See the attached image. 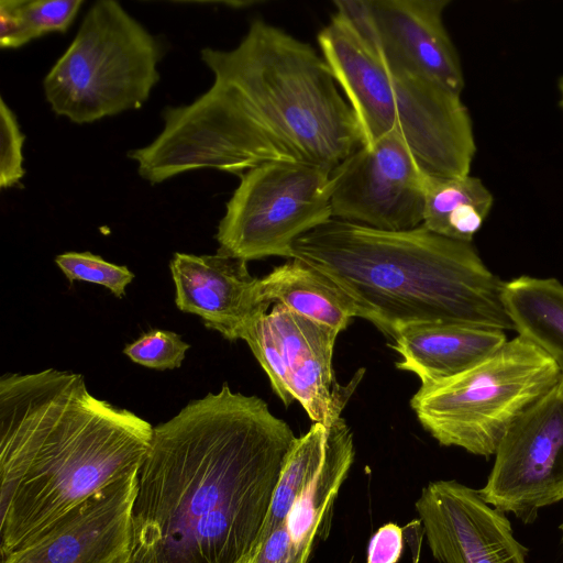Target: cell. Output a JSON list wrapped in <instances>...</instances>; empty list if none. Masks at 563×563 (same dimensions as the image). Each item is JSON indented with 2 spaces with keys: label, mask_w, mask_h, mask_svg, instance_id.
Listing matches in <instances>:
<instances>
[{
  "label": "cell",
  "mask_w": 563,
  "mask_h": 563,
  "mask_svg": "<svg viewBox=\"0 0 563 563\" xmlns=\"http://www.w3.org/2000/svg\"><path fill=\"white\" fill-rule=\"evenodd\" d=\"M404 551V530L394 522L379 527L371 537L366 563H398Z\"/></svg>",
  "instance_id": "obj_26"
},
{
  "label": "cell",
  "mask_w": 563,
  "mask_h": 563,
  "mask_svg": "<svg viewBox=\"0 0 563 563\" xmlns=\"http://www.w3.org/2000/svg\"><path fill=\"white\" fill-rule=\"evenodd\" d=\"M201 59L214 75L209 90L166 107L158 136L128 153L151 184L202 168L240 177L276 162L334 169L362 146L351 106L309 43L254 19L236 47L203 48Z\"/></svg>",
  "instance_id": "obj_1"
},
{
  "label": "cell",
  "mask_w": 563,
  "mask_h": 563,
  "mask_svg": "<svg viewBox=\"0 0 563 563\" xmlns=\"http://www.w3.org/2000/svg\"><path fill=\"white\" fill-rule=\"evenodd\" d=\"M82 0H2L0 46L18 48L47 33H65Z\"/></svg>",
  "instance_id": "obj_22"
},
{
  "label": "cell",
  "mask_w": 563,
  "mask_h": 563,
  "mask_svg": "<svg viewBox=\"0 0 563 563\" xmlns=\"http://www.w3.org/2000/svg\"><path fill=\"white\" fill-rule=\"evenodd\" d=\"M328 433L329 426L312 422L305 434L296 438L283 465L258 542L284 522L295 500L320 468Z\"/></svg>",
  "instance_id": "obj_21"
},
{
  "label": "cell",
  "mask_w": 563,
  "mask_h": 563,
  "mask_svg": "<svg viewBox=\"0 0 563 563\" xmlns=\"http://www.w3.org/2000/svg\"><path fill=\"white\" fill-rule=\"evenodd\" d=\"M396 134L362 145L332 170V217L386 231L422 224L430 180Z\"/></svg>",
  "instance_id": "obj_12"
},
{
  "label": "cell",
  "mask_w": 563,
  "mask_h": 563,
  "mask_svg": "<svg viewBox=\"0 0 563 563\" xmlns=\"http://www.w3.org/2000/svg\"><path fill=\"white\" fill-rule=\"evenodd\" d=\"M438 563H527L505 512L457 481L424 486L415 504Z\"/></svg>",
  "instance_id": "obj_13"
},
{
  "label": "cell",
  "mask_w": 563,
  "mask_h": 563,
  "mask_svg": "<svg viewBox=\"0 0 563 563\" xmlns=\"http://www.w3.org/2000/svg\"><path fill=\"white\" fill-rule=\"evenodd\" d=\"M504 302L518 335L548 355L563 377V284L520 276L505 282Z\"/></svg>",
  "instance_id": "obj_19"
},
{
  "label": "cell",
  "mask_w": 563,
  "mask_h": 563,
  "mask_svg": "<svg viewBox=\"0 0 563 563\" xmlns=\"http://www.w3.org/2000/svg\"><path fill=\"white\" fill-rule=\"evenodd\" d=\"M0 187L4 189L18 185L24 176L22 145L25 136L3 98L0 101Z\"/></svg>",
  "instance_id": "obj_25"
},
{
  "label": "cell",
  "mask_w": 563,
  "mask_h": 563,
  "mask_svg": "<svg viewBox=\"0 0 563 563\" xmlns=\"http://www.w3.org/2000/svg\"><path fill=\"white\" fill-rule=\"evenodd\" d=\"M558 88H559V95H560L559 106L563 111V76L559 79Z\"/></svg>",
  "instance_id": "obj_27"
},
{
  "label": "cell",
  "mask_w": 563,
  "mask_h": 563,
  "mask_svg": "<svg viewBox=\"0 0 563 563\" xmlns=\"http://www.w3.org/2000/svg\"><path fill=\"white\" fill-rule=\"evenodd\" d=\"M338 335L334 330L275 303L242 340L286 407L296 400L312 422L330 426L341 417L364 371L356 373L347 386L334 384L332 357Z\"/></svg>",
  "instance_id": "obj_9"
},
{
  "label": "cell",
  "mask_w": 563,
  "mask_h": 563,
  "mask_svg": "<svg viewBox=\"0 0 563 563\" xmlns=\"http://www.w3.org/2000/svg\"><path fill=\"white\" fill-rule=\"evenodd\" d=\"M334 14L384 63L461 95L464 75L443 13L450 0H336Z\"/></svg>",
  "instance_id": "obj_11"
},
{
  "label": "cell",
  "mask_w": 563,
  "mask_h": 563,
  "mask_svg": "<svg viewBox=\"0 0 563 563\" xmlns=\"http://www.w3.org/2000/svg\"><path fill=\"white\" fill-rule=\"evenodd\" d=\"M562 383H563V377H562Z\"/></svg>",
  "instance_id": "obj_30"
},
{
  "label": "cell",
  "mask_w": 563,
  "mask_h": 563,
  "mask_svg": "<svg viewBox=\"0 0 563 563\" xmlns=\"http://www.w3.org/2000/svg\"><path fill=\"white\" fill-rule=\"evenodd\" d=\"M55 263L68 280H81L108 288L115 297L122 298L134 278L126 267L107 262L99 255L86 252H66Z\"/></svg>",
  "instance_id": "obj_23"
},
{
  "label": "cell",
  "mask_w": 563,
  "mask_h": 563,
  "mask_svg": "<svg viewBox=\"0 0 563 563\" xmlns=\"http://www.w3.org/2000/svg\"><path fill=\"white\" fill-rule=\"evenodd\" d=\"M485 486L493 507L533 522L543 507L563 500V383L521 415L494 454Z\"/></svg>",
  "instance_id": "obj_10"
},
{
  "label": "cell",
  "mask_w": 563,
  "mask_h": 563,
  "mask_svg": "<svg viewBox=\"0 0 563 563\" xmlns=\"http://www.w3.org/2000/svg\"><path fill=\"white\" fill-rule=\"evenodd\" d=\"M296 438L262 398L227 383L154 427L129 563H247Z\"/></svg>",
  "instance_id": "obj_2"
},
{
  "label": "cell",
  "mask_w": 563,
  "mask_h": 563,
  "mask_svg": "<svg viewBox=\"0 0 563 563\" xmlns=\"http://www.w3.org/2000/svg\"><path fill=\"white\" fill-rule=\"evenodd\" d=\"M561 378L548 355L517 335L465 372L420 386L410 407L441 445L489 457L509 427Z\"/></svg>",
  "instance_id": "obj_6"
},
{
  "label": "cell",
  "mask_w": 563,
  "mask_h": 563,
  "mask_svg": "<svg viewBox=\"0 0 563 563\" xmlns=\"http://www.w3.org/2000/svg\"><path fill=\"white\" fill-rule=\"evenodd\" d=\"M136 474L111 482L1 563H129Z\"/></svg>",
  "instance_id": "obj_14"
},
{
  "label": "cell",
  "mask_w": 563,
  "mask_h": 563,
  "mask_svg": "<svg viewBox=\"0 0 563 563\" xmlns=\"http://www.w3.org/2000/svg\"><path fill=\"white\" fill-rule=\"evenodd\" d=\"M317 42L355 114L362 145L396 134L428 175H470L476 143L461 95L387 65L335 14Z\"/></svg>",
  "instance_id": "obj_5"
},
{
  "label": "cell",
  "mask_w": 563,
  "mask_h": 563,
  "mask_svg": "<svg viewBox=\"0 0 563 563\" xmlns=\"http://www.w3.org/2000/svg\"><path fill=\"white\" fill-rule=\"evenodd\" d=\"M507 341L505 331L457 323L409 325L390 347L399 355L396 367L413 373L428 386L478 364Z\"/></svg>",
  "instance_id": "obj_16"
},
{
  "label": "cell",
  "mask_w": 563,
  "mask_h": 563,
  "mask_svg": "<svg viewBox=\"0 0 563 563\" xmlns=\"http://www.w3.org/2000/svg\"><path fill=\"white\" fill-rule=\"evenodd\" d=\"M163 53L119 2L97 1L45 76V98L57 115L78 124L140 109L159 80Z\"/></svg>",
  "instance_id": "obj_7"
},
{
  "label": "cell",
  "mask_w": 563,
  "mask_h": 563,
  "mask_svg": "<svg viewBox=\"0 0 563 563\" xmlns=\"http://www.w3.org/2000/svg\"><path fill=\"white\" fill-rule=\"evenodd\" d=\"M493 203V194L477 177L431 176L422 225L439 235L472 243Z\"/></svg>",
  "instance_id": "obj_20"
},
{
  "label": "cell",
  "mask_w": 563,
  "mask_h": 563,
  "mask_svg": "<svg viewBox=\"0 0 563 563\" xmlns=\"http://www.w3.org/2000/svg\"><path fill=\"white\" fill-rule=\"evenodd\" d=\"M354 457L352 431L345 420L339 417L329 426L325 454L320 468L282 523L295 550L307 561L314 545L328 536L334 501L347 478Z\"/></svg>",
  "instance_id": "obj_17"
},
{
  "label": "cell",
  "mask_w": 563,
  "mask_h": 563,
  "mask_svg": "<svg viewBox=\"0 0 563 563\" xmlns=\"http://www.w3.org/2000/svg\"><path fill=\"white\" fill-rule=\"evenodd\" d=\"M292 258L329 276L354 300L358 317L391 339L424 323L515 330L505 282L473 244L422 224L386 231L332 218L295 242Z\"/></svg>",
  "instance_id": "obj_4"
},
{
  "label": "cell",
  "mask_w": 563,
  "mask_h": 563,
  "mask_svg": "<svg viewBox=\"0 0 563 563\" xmlns=\"http://www.w3.org/2000/svg\"><path fill=\"white\" fill-rule=\"evenodd\" d=\"M266 301L340 333L358 309L354 300L329 276L309 264L291 258L261 278Z\"/></svg>",
  "instance_id": "obj_18"
},
{
  "label": "cell",
  "mask_w": 563,
  "mask_h": 563,
  "mask_svg": "<svg viewBox=\"0 0 563 563\" xmlns=\"http://www.w3.org/2000/svg\"><path fill=\"white\" fill-rule=\"evenodd\" d=\"M560 530L562 531V540H563V522L560 526Z\"/></svg>",
  "instance_id": "obj_28"
},
{
  "label": "cell",
  "mask_w": 563,
  "mask_h": 563,
  "mask_svg": "<svg viewBox=\"0 0 563 563\" xmlns=\"http://www.w3.org/2000/svg\"><path fill=\"white\" fill-rule=\"evenodd\" d=\"M246 263L219 253H175L169 268L177 308L199 316L207 328L230 341L242 340L271 306L261 278L249 273Z\"/></svg>",
  "instance_id": "obj_15"
},
{
  "label": "cell",
  "mask_w": 563,
  "mask_h": 563,
  "mask_svg": "<svg viewBox=\"0 0 563 563\" xmlns=\"http://www.w3.org/2000/svg\"><path fill=\"white\" fill-rule=\"evenodd\" d=\"M190 345L169 330L153 329L123 349L134 363L154 369L178 368Z\"/></svg>",
  "instance_id": "obj_24"
},
{
  "label": "cell",
  "mask_w": 563,
  "mask_h": 563,
  "mask_svg": "<svg viewBox=\"0 0 563 563\" xmlns=\"http://www.w3.org/2000/svg\"><path fill=\"white\" fill-rule=\"evenodd\" d=\"M347 563H355V562H354V559H353V558H351V560H350Z\"/></svg>",
  "instance_id": "obj_29"
},
{
  "label": "cell",
  "mask_w": 563,
  "mask_h": 563,
  "mask_svg": "<svg viewBox=\"0 0 563 563\" xmlns=\"http://www.w3.org/2000/svg\"><path fill=\"white\" fill-rule=\"evenodd\" d=\"M154 427L90 394L80 374L0 378V554L139 470Z\"/></svg>",
  "instance_id": "obj_3"
},
{
  "label": "cell",
  "mask_w": 563,
  "mask_h": 563,
  "mask_svg": "<svg viewBox=\"0 0 563 563\" xmlns=\"http://www.w3.org/2000/svg\"><path fill=\"white\" fill-rule=\"evenodd\" d=\"M332 170L276 162L242 174L218 225L217 253L245 262L291 260L295 242L333 218Z\"/></svg>",
  "instance_id": "obj_8"
}]
</instances>
